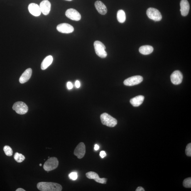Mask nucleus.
<instances>
[{"label":"nucleus","mask_w":191,"mask_h":191,"mask_svg":"<svg viewBox=\"0 0 191 191\" xmlns=\"http://www.w3.org/2000/svg\"><path fill=\"white\" fill-rule=\"evenodd\" d=\"M37 188L41 191H61L62 187L60 184L53 182H40L37 185Z\"/></svg>","instance_id":"obj_1"},{"label":"nucleus","mask_w":191,"mask_h":191,"mask_svg":"<svg viewBox=\"0 0 191 191\" xmlns=\"http://www.w3.org/2000/svg\"><path fill=\"white\" fill-rule=\"evenodd\" d=\"M102 124L109 127H114L117 124V121L106 113H104L100 116Z\"/></svg>","instance_id":"obj_2"},{"label":"nucleus","mask_w":191,"mask_h":191,"mask_svg":"<svg viewBox=\"0 0 191 191\" xmlns=\"http://www.w3.org/2000/svg\"><path fill=\"white\" fill-rule=\"evenodd\" d=\"M94 47L96 53L98 56L102 58H105L107 56L105 46L102 42L96 41L94 43Z\"/></svg>","instance_id":"obj_3"},{"label":"nucleus","mask_w":191,"mask_h":191,"mask_svg":"<svg viewBox=\"0 0 191 191\" xmlns=\"http://www.w3.org/2000/svg\"><path fill=\"white\" fill-rule=\"evenodd\" d=\"M59 162L56 157H51L45 162L43 168L46 171H50L56 169L58 166Z\"/></svg>","instance_id":"obj_4"},{"label":"nucleus","mask_w":191,"mask_h":191,"mask_svg":"<svg viewBox=\"0 0 191 191\" xmlns=\"http://www.w3.org/2000/svg\"><path fill=\"white\" fill-rule=\"evenodd\" d=\"M147 14L150 19L155 21H159L161 20L162 15L158 10L154 8H150L147 11Z\"/></svg>","instance_id":"obj_5"},{"label":"nucleus","mask_w":191,"mask_h":191,"mask_svg":"<svg viewBox=\"0 0 191 191\" xmlns=\"http://www.w3.org/2000/svg\"><path fill=\"white\" fill-rule=\"evenodd\" d=\"M13 109L18 114L23 115L28 112V108L25 103L19 101L15 103L13 106Z\"/></svg>","instance_id":"obj_6"},{"label":"nucleus","mask_w":191,"mask_h":191,"mask_svg":"<svg viewBox=\"0 0 191 191\" xmlns=\"http://www.w3.org/2000/svg\"><path fill=\"white\" fill-rule=\"evenodd\" d=\"M143 80V78L141 76L136 75L129 78L125 80L124 84L125 85L133 86L141 83Z\"/></svg>","instance_id":"obj_7"},{"label":"nucleus","mask_w":191,"mask_h":191,"mask_svg":"<svg viewBox=\"0 0 191 191\" xmlns=\"http://www.w3.org/2000/svg\"><path fill=\"white\" fill-rule=\"evenodd\" d=\"M65 14L68 18L74 21H78L81 18L80 13L77 10L72 8L67 10Z\"/></svg>","instance_id":"obj_8"},{"label":"nucleus","mask_w":191,"mask_h":191,"mask_svg":"<svg viewBox=\"0 0 191 191\" xmlns=\"http://www.w3.org/2000/svg\"><path fill=\"white\" fill-rule=\"evenodd\" d=\"M85 146L84 143L80 142L76 147L74 151V154L79 159L83 158L85 155Z\"/></svg>","instance_id":"obj_9"},{"label":"nucleus","mask_w":191,"mask_h":191,"mask_svg":"<svg viewBox=\"0 0 191 191\" xmlns=\"http://www.w3.org/2000/svg\"><path fill=\"white\" fill-rule=\"evenodd\" d=\"M57 30L63 33H72L74 31V28L71 25L66 23H61L57 27Z\"/></svg>","instance_id":"obj_10"},{"label":"nucleus","mask_w":191,"mask_h":191,"mask_svg":"<svg viewBox=\"0 0 191 191\" xmlns=\"http://www.w3.org/2000/svg\"><path fill=\"white\" fill-rule=\"evenodd\" d=\"M183 76L181 72L179 70L174 71L171 76V80L174 85H178L181 83Z\"/></svg>","instance_id":"obj_11"},{"label":"nucleus","mask_w":191,"mask_h":191,"mask_svg":"<svg viewBox=\"0 0 191 191\" xmlns=\"http://www.w3.org/2000/svg\"><path fill=\"white\" fill-rule=\"evenodd\" d=\"M86 177L89 179H93L96 182L99 183L105 184L107 182V179L106 178H99V175L95 172L90 171L86 174Z\"/></svg>","instance_id":"obj_12"},{"label":"nucleus","mask_w":191,"mask_h":191,"mask_svg":"<svg viewBox=\"0 0 191 191\" xmlns=\"http://www.w3.org/2000/svg\"><path fill=\"white\" fill-rule=\"evenodd\" d=\"M39 6L41 12L44 15H47L49 14L51 7V4L49 1L44 0L40 3Z\"/></svg>","instance_id":"obj_13"},{"label":"nucleus","mask_w":191,"mask_h":191,"mask_svg":"<svg viewBox=\"0 0 191 191\" xmlns=\"http://www.w3.org/2000/svg\"><path fill=\"white\" fill-rule=\"evenodd\" d=\"M28 9L30 13L34 16H39L41 14L40 6L35 3H30L29 5Z\"/></svg>","instance_id":"obj_14"},{"label":"nucleus","mask_w":191,"mask_h":191,"mask_svg":"<svg viewBox=\"0 0 191 191\" xmlns=\"http://www.w3.org/2000/svg\"><path fill=\"white\" fill-rule=\"evenodd\" d=\"M181 13L183 16H185L188 15L190 5L187 0H182L180 3Z\"/></svg>","instance_id":"obj_15"},{"label":"nucleus","mask_w":191,"mask_h":191,"mask_svg":"<svg viewBox=\"0 0 191 191\" xmlns=\"http://www.w3.org/2000/svg\"><path fill=\"white\" fill-rule=\"evenodd\" d=\"M32 70L29 68L25 71L20 77L19 82L20 83L24 84L28 82L31 77Z\"/></svg>","instance_id":"obj_16"},{"label":"nucleus","mask_w":191,"mask_h":191,"mask_svg":"<svg viewBox=\"0 0 191 191\" xmlns=\"http://www.w3.org/2000/svg\"><path fill=\"white\" fill-rule=\"evenodd\" d=\"M95 6L96 9L101 15H105L107 13V9L106 6L102 1H97L95 3Z\"/></svg>","instance_id":"obj_17"},{"label":"nucleus","mask_w":191,"mask_h":191,"mask_svg":"<svg viewBox=\"0 0 191 191\" xmlns=\"http://www.w3.org/2000/svg\"><path fill=\"white\" fill-rule=\"evenodd\" d=\"M144 99V96L142 95L138 96L132 99L130 101V102L133 106L137 107L142 104Z\"/></svg>","instance_id":"obj_18"},{"label":"nucleus","mask_w":191,"mask_h":191,"mask_svg":"<svg viewBox=\"0 0 191 191\" xmlns=\"http://www.w3.org/2000/svg\"><path fill=\"white\" fill-rule=\"evenodd\" d=\"M53 58L51 56L49 55L46 57L42 62L41 65L42 70H44L48 68L53 62Z\"/></svg>","instance_id":"obj_19"},{"label":"nucleus","mask_w":191,"mask_h":191,"mask_svg":"<svg viewBox=\"0 0 191 191\" xmlns=\"http://www.w3.org/2000/svg\"><path fill=\"white\" fill-rule=\"evenodd\" d=\"M153 47L150 45H144L142 46L139 49V51L142 54L149 55L153 51Z\"/></svg>","instance_id":"obj_20"},{"label":"nucleus","mask_w":191,"mask_h":191,"mask_svg":"<svg viewBox=\"0 0 191 191\" xmlns=\"http://www.w3.org/2000/svg\"><path fill=\"white\" fill-rule=\"evenodd\" d=\"M117 18L118 21L120 23H124L126 19V14L124 11L122 10H120L118 11L117 13Z\"/></svg>","instance_id":"obj_21"},{"label":"nucleus","mask_w":191,"mask_h":191,"mask_svg":"<svg viewBox=\"0 0 191 191\" xmlns=\"http://www.w3.org/2000/svg\"><path fill=\"white\" fill-rule=\"evenodd\" d=\"M14 159L15 161L18 163H21L25 160V157L24 155L19 153H16L14 155Z\"/></svg>","instance_id":"obj_22"},{"label":"nucleus","mask_w":191,"mask_h":191,"mask_svg":"<svg viewBox=\"0 0 191 191\" xmlns=\"http://www.w3.org/2000/svg\"><path fill=\"white\" fill-rule=\"evenodd\" d=\"M3 150L5 154L7 156H11L13 154V151L11 147L8 146L4 147Z\"/></svg>","instance_id":"obj_23"},{"label":"nucleus","mask_w":191,"mask_h":191,"mask_svg":"<svg viewBox=\"0 0 191 191\" xmlns=\"http://www.w3.org/2000/svg\"><path fill=\"white\" fill-rule=\"evenodd\" d=\"M183 185L184 187L186 188H191V177L186 178L184 180Z\"/></svg>","instance_id":"obj_24"},{"label":"nucleus","mask_w":191,"mask_h":191,"mask_svg":"<svg viewBox=\"0 0 191 191\" xmlns=\"http://www.w3.org/2000/svg\"><path fill=\"white\" fill-rule=\"evenodd\" d=\"M185 154L187 156H191V143H190L187 145L185 149Z\"/></svg>","instance_id":"obj_25"},{"label":"nucleus","mask_w":191,"mask_h":191,"mask_svg":"<svg viewBox=\"0 0 191 191\" xmlns=\"http://www.w3.org/2000/svg\"><path fill=\"white\" fill-rule=\"evenodd\" d=\"M69 177L70 179L72 180H75L78 178V175L76 172H73L69 174Z\"/></svg>","instance_id":"obj_26"},{"label":"nucleus","mask_w":191,"mask_h":191,"mask_svg":"<svg viewBox=\"0 0 191 191\" xmlns=\"http://www.w3.org/2000/svg\"><path fill=\"white\" fill-rule=\"evenodd\" d=\"M67 87L69 90L72 89L73 87V85L71 82H69L67 83Z\"/></svg>","instance_id":"obj_27"},{"label":"nucleus","mask_w":191,"mask_h":191,"mask_svg":"<svg viewBox=\"0 0 191 191\" xmlns=\"http://www.w3.org/2000/svg\"><path fill=\"white\" fill-rule=\"evenodd\" d=\"M99 155H100L101 158H104L106 156V154L105 152L104 151H102L100 152Z\"/></svg>","instance_id":"obj_28"},{"label":"nucleus","mask_w":191,"mask_h":191,"mask_svg":"<svg viewBox=\"0 0 191 191\" xmlns=\"http://www.w3.org/2000/svg\"><path fill=\"white\" fill-rule=\"evenodd\" d=\"M75 85L76 87L77 88H79L80 87V82H79L78 80L76 81L75 82Z\"/></svg>","instance_id":"obj_29"},{"label":"nucleus","mask_w":191,"mask_h":191,"mask_svg":"<svg viewBox=\"0 0 191 191\" xmlns=\"http://www.w3.org/2000/svg\"><path fill=\"white\" fill-rule=\"evenodd\" d=\"M136 191H144L145 190L143 188V187H138L137 188Z\"/></svg>","instance_id":"obj_30"},{"label":"nucleus","mask_w":191,"mask_h":191,"mask_svg":"<svg viewBox=\"0 0 191 191\" xmlns=\"http://www.w3.org/2000/svg\"><path fill=\"white\" fill-rule=\"evenodd\" d=\"M99 149V146L97 144L94 145V149L95 150H97Z\"/></svg>","instance_id":"obj_31"},{"label":"nucleus","mask_w":191,"mask_h":191,"mask_svg":"<svg viewBox=\"0 0 191 191\" xmlns=\"http://www.w3.org/2000/svg\"><path fill=\"white\" fill-rule=\"evenodd\" d=\"M16 191H25V190L24 189L21 188H19L18 189H17L16 190Z\"/></svg>","instance_id":"obj_32"},{"label":"nucleus","mask_w":191,"mask_h":191,"mask_svg":"<svg viewBox=\"0 0 191 191\" xmlns=\"http://www.w3.org/2000/svg\"><path fill=\"white\" fill-rule=\"evenodd\" d=\"M65 1H72V0H65Z\"/></svg>","instance_id":"obj_33"},{"label":"nucleus","mask_w":191,"mask_h":191,"mask_svg":"<svg viewBox=\"0 0 191 191\" xmlns=\"http://www.w3.org/2000/svg\"><path fill=\"white\" fill-rule=\"evenodd\" d=\"M39 166H42V164H39Z\"/></svg>","instance_id":"obj_34"}]
</instances>
